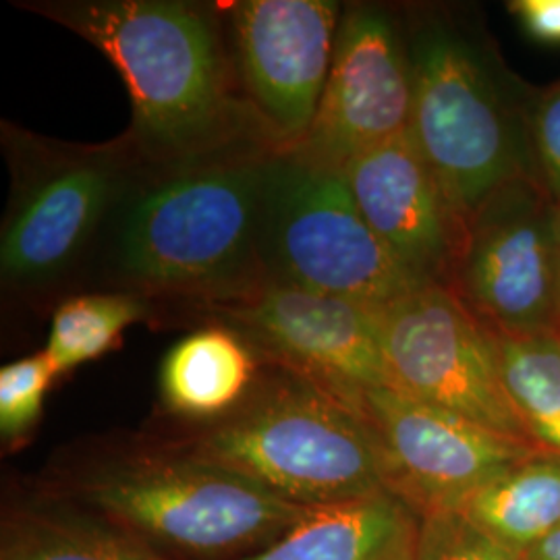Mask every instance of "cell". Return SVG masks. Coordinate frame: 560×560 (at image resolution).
Masks as SVG:
<instances>
[{"label": "cell", "mask_w": 560, "mask_h": 560, "mask_svg": "<svg viewBox=\"0 0 560 560\" xmlns=\"http://www.w3.org/2000/svg\"><path fill=\"white\" fill-rule=\"evenodd\" d=\"M57 370L44 351L7 363L0 370V434L2 441L13 444L27 439L38 425L44 399Z\"/></svg>", "instance_id": "44dd1931"}, {"label": "cell", "mask_w": 560, "mask_h": 560, "mask_svg": "<svg viewBox=\"0 0 560 560\" xmlns=\"http://www.w3.org/2000/svg\"><path fill=\"white\" fill-rule=\"evenodd\" d=\"M413 560H521L457 511H434L416 523Z\"/></svg>", "instance_id": "7402d4cb"}, {"label": "cell", "mask_w": 560, "mask_h": 560, "mask_svg": "<svg viewBox=\"0 0 560 560\" xmlns=\"http://www.w3.org/2000/svg\"><path fill=\"white\" fill-rule=\"evenodd\" d=\"M200 322L237 332L260 361L293 370L342 399L388 386L381 310L264 280L247 293L191 310Z\"/></svg>", "instance_id": "30bf717a"}, {"label": "cell", "mask_w": 560, "mask_h": 560, "mask_svg": "<svg viewBox=\"0 0 560 560\" xmlns=\"http://www.w3.org/2000/svg\"><path fill=\"white\" fill-rule=\"evenodd\" d=\"M260 365L256 351L237 332L210 324L166 353L161 365L162 405L194 423L217 420L249 393Z\"/></svg>", "instance_id": "9a60e30c"}, {"label": "cell", "mask_w": 560, "mask_h": 560, "mask_svg": "<svg viewBox=\"0 0 560 560\" xmlns=\"http://www.w3.org/2000/svg\"><path fill=\"white\" fill-rule=\"evenodd\" d=\"M416 520L390 492L316 506L279 540L240 560H382Z\"/></svg>", "instance_id": "2e32d148"}, {"label": "cell", "mask_w": 560, "mask_h": 560, "mask_svg": "<svg viewBox=\"0 0 560 560\" xmlns=\"http://www.w3.org/2000/svg\"><path fill=\"white\" fill-rule=\"evenodd\" d=\"M413 106L409 133L460 217L525 173L520 141L474 46L441 23L409 44Z\"/></svg>", "instance_id": "52a82bcc"}, {"label": "cell", "mask_w": 560, "mask_h": 560, "mask_svg": "<svg viewBox=\"0 0 560 560\" xmlns=\"http://www.w3.org/2000/svg\"><path fill=\"white\" fill-rule=\"evenodd\" d=\"M162 444L305 509L386 492L355 402L277 363L261 361L249 393L229 413Z\"/></svg>", "instance_id": "3957f363"}, {"label": "cell", "mask_w": 560, "mask_h": 560, "mask_svg": "<svg viewBox=\"0 0 560 560\" xmlns=\"http://www.w3.org/2000/svg\"><path fill=\"white\" fill-rule=\"evenodd\" d=\"M9 201L0 226L2 291L42 301L85 279L106 224L140 154L122 133L104 143H71L2 120Z\"/></svg>", "instance_id": "277c9868"}, {"label": "cell", "mask_w": 560, "mask_h": 560, "mask_svg": "<svg viewBox=\"0 0 560 560\" xmlns=\"http://www.w3.org/2000/svg\"><path fill=\"white\" fill-rule=\"evenodd\" d=\"M557 208L541 179L521 173L481 203L448 289L494 330L560 335Z\"/></svg>", "instance_id": "9c48e42d"}, {"label": "cell", "mask_w": 560, "mask_h": 560, "mask_svg": "<svg viewBox=\"0 0 560 560\" xmlns=\"http://www.w3.org/2000/svg\"><path fill=\"white\" fill-rule=\"evenodd\" d=\"M520 557L521 560H560V525Z\"/></svg>", "instance_id": "d4e9b609"}, {"label": "cell", "mask_w": 560, "mask_h": 560, "mask_svg": "<svg viewBox=\"0 0 560 560\" xmlns=\"http://www.w3.org/2000/svg\"><path fill=\"white\" fill-rule=\"evenodd\" d=\"M73 497L150 546L198 559L252 557L310 511L164 444L119 451L73 476Z\"/></svg>", "instance_id": "5b68a950"}, {"label": "cell", "mask_w": 560, "mask_h": 560, "mask_svg": "<svg viewBox=\"0 0 560 560\" xmlns=\"http://www.w3.org/2000/svg\"><path fill=\"white\" fill-rule=\"evenodd\" d=\"M279 145L240 141L180 161H141L85 279L159 307L196 310L264 282L261 233Z\"/></svg>", "instance_id": "6da1fadb"}, {"label": "cell", "mask_w": 560, "mask_h": 560, "mask_svg": "<svg viewBox=\"0 0 560 560\" xmlns=\"http://www.w3.org/2000/svg\"><path fill=\"white\" fill-rule=\"evenodd\" d=\"M506 393L536 444L560 457V335L490 328Z\"/></svg>", "instance_id": "d6986e66"}, {"label": "cell", "mask_w": 560, "mask_h": 560, "mask_svg": "<svg viewBox=\"0 0 560 560\" xmlns=\"http://www.w3.org/2000/svg\"><path fill=\"white\" fill-rule=\"evenodd\" d=\"M101 50L131 96L141 161L171 162L270 136L241 92L224 11L191 0H23ZM272 141V140H270Z\"/></svg>", "instance_id": "7a4b0ae2"}, {"label": "cell", "mask_w": 560, "mask_h": 560, "mask_svg": "<svg viewBox=\"0 0 560 560\" xmlns=\"http://www.w3.org/2000/svg\"><path fill=\"white\" fill-rule=\"evenodd\" d=\"M388 386L513 441L538 446L502 382L494 335L436 282L381 310Z\"/></svg>", "instance_id": "ba28073f"}, {"label": "cell", "mask_w": 560, "mask_h": 560, "mask_svg": "<svg viewBox=\"0 0 560 560\" xmlns=\"http://www.w3.org/2000/svg\"><path fill=\"white\" fill-rule=\"evenodd\" d=\"M418 523V520H416ZM416 523L400 536L397 544L386 552L382 560H413V540H416Z\"/></svg>", "instance_id": "484cf974"}, {"label": "cell", "mask_w": 560, "mask_h": 560, "mask_svg": "<svg viewBox=\"0 0 560 560\" xmlns=\"http://www.w3.org/2000/svg\"><path fill=\"white\" fill-rule=\"evenodd\" d=\"M152 301L119 291H92L60 301L50 320L44 355L57 374H67L81 363L98 360L119 342L122 332L152 320Z\"/></svg>", "instance_id": "ffe728a7"}, {"label": "cell", "mask_w": 560, "mask_h": 560, "mask_svg": "<svg viewBox=\"0 0 560 560\" xmlns=\"http://www.w3.org/2000/svg\"><path fill=\"white\" fill-rule=\"evenodd\" d=\"M264 279L382 310L428 280L363 219L342 168L282 150L272 164L261 233Z\"/></svg>", "instance_id": "8992f818"}, {"label": "cell", "mask_w": 560, "mask_h": 560, "mask_svg": "<svg viewBox=\"0 0 560 560\" xmlns=\"http://www.w3.org/2000/svg\"><path fill=\"white\" fill-rule=\"evenodd\" d=\"M504 548L523 555L560 525V457L541 451L451 509Z\"/></svg>", "instance_id": "e0dca14e"}, {"label": "cell", "mask_w": 560, "mask_h": 560, "mask_svg": "<svg viewBox=\"0 0 560 560\" xmlns=\"http://www.w3.org/2000/svg\"><path fill=\"white\" fill-rule=\"evenodd\" d=\"M509 9L520 18L532 38L560 44V0H515Z\"/></svg>", "instance_id": "cb8c5ba5"}, {"label": "cell", "mask_w": 560, "mask_h": 560, "mask_svg": "<svg viewBox=\"0 0 560 560\" xmlns=\"http://www.w3.org/2000/svg\"><path fill=\"white\" fill-rule=\"evenodd\" d=\"M342 171L363 219L386 247L420 279L451 287L467 221L411 133L361 152Z\"/></svg>", "instance_id": "5bb4252c"}, {"label": "cell", "mask_w": 560, "mask_h": 560, "mask_svg": "<svg viewBox=\"0 0 560 560\" xmlns=\"http://www.w3.org/2000/svg\"><path fill=\"white\" fill-rule=\"evenodd\" d=\"M355 407L376 444L386 492L416 517L455 509L486 481L544 451L390 386L361 393Z\"/></svg>", "instance_id": "8fae6325"}, {"label": "cell", "mask_w": 560, "mask_h": 560, "mask_svg": "<svg viewBox=\"0 0 560 560\" xmlns=\"http://www.w3.org/2000/svg\"><path fill=\"white\" fill-rule=\"evenodd\" d=\"M532 133L541 183L560 203V83L544 94L534 113Z\"/></svg>", "instance_id": "603a6c76"}, {"label": "cell", "mask_w": 560, "mask_h": 560, "mask_svg": "<svg viewBox=\"0 0 560 560\" xmlns=\"http://www.w3.org/2000/svg\"><path fill=\"white\" fill-rule=\"evenodd\" d=\"M413 78L409 50L390 15L374 4L342 9L335 55L301 156L345 168L361 152L409 131Z\"/></svg>", "instance_id": "4fadbf2b"}, {"label": "cell", "mask_w": 560, "mask_h": 560, "mask_svg": "<svg viewBox=\"0 0 560 560\" xmlns=\"http://www.w3.org/2000/svg\"><path fill=\"white\" fill-rule=\"evenodd\" d=\"M342 9L335 0L222 4L241 92L280 150H295L318 113Z\"/></svg>", "instance_id": "7c38bea8"}, {"label": "cell", "mask_w": 560, "mask_h": 560, "mask_svg": "<svg viewBox=\"0 0 560 560\" xmlns=\"http://www.w3.org/2000/svg\"><path fill=\"white\" fill-rule=\"evenodd\" d=\"M0 560H166L94 513L27 506L2 525Z\"/></svg>", "instance_id": "ac0fdd59"}, {"label": "cell", "mask_w": 560, "mask_h": 560, "mask_svg": "<svg viewBox=\"0 0 560 560\" xmlns=\"http://www.w3.org/2000/svg\"><path fill=\"white\" fill-rule=\"evenodd\" d=\"M555 240H557V275H559V301H560V203L557 208V229H555Z\"/></svg>", "instance_id": "4316f807"}]
</instances>
